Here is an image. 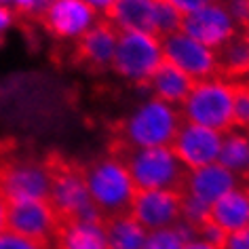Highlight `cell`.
I'll use <instances>...</instances> for the list:
<instances>
[{"label": "cell", "instance_id": "cell-26", "mask_svg": "<svg viewBox=\"0 0 249 249\" xmlns=\"http://www.w3.org/2000/svg\"><path fill=\"white\" fill-rule=\"evenodd\" d=\"M234 127L249 131V80H236L234 93Z\"/></svg>", "mask_w": 249, "mask_h": 249}, {"label": "cell", "instance_id": "cell-3", "mask_svg": "<svg viewBox=\"0 0 249 249\" xmlns=\"http://www.w3.org/2000/svg\"><path fill=\"white\" fill-rule=\"evenodd\" d=\"M234 93L236 80L224 74L195 80L188 97L179 106L182 118L222 133L228 131L234 127Z\"/></svg>", "mask_w": 249, "mask_h": 249}, {"label": "cell", "instance_id": "cell-7", "mask_svg": "<svg viewBox=\"0 0 249 249\" xmlns=\"http://www.w3.org/2000/svg\"><path fill=\"white\" fill-rule=\"evenodd\" d=\"M53 165L32 159H17L0 165V192L9 203L49 198Z\"/></svg>", "mask_w": 249, "mask_h": 249}, {"label": "cell", "instance_id": "cell-25", "mask_svg": "<svg viewBox=\"0 0 249 249\" xmlns=\"http://www.w3.org/2000/svg\"><path fill=\"white\" fill-rule=\"evenodd\" d=\"M207 220H209V205L198 201V198H195V196L182 195V222L196 230L203 222H207Z\"/></svg>", "mask_w": 249, "mask_h": 249}, {"label": "cell", "instance_id": "cell-14", "mask_svg": "<svg viewBox=\"0 0 249 249\" xmlns=\"http://www.w3.org/2000/svg\"><path fill=\"white\" fill-rule=\"evenodd\" d=\"M241 182H243V178H239L236 173L228 171L220 163H211V165L198 167V169L186 171L179 190H182V195L195 196L211 207L217 198H222L226 192L236 188Z\"/></svg>", "mask_w": 249, "mask_h": 249}, {"label": "cell", "instance_id": "cell-21", "mask_svg": "<svg viewBox=\"0 0 249 249\" xmlns=\"http://www.w3.org/2000/svg\"><path fill=\"white\" fill-rule=\"evenodd\" d=\"M217 163L228 171L236 173L239 178L245 176L249 167V131L232 127L222 133V146Z\"/></svg>", "mask_w": 249, "mask_h": 249}, {"label": "cell", "instance_id": "cell-24", "mask_svg": "<svg viewBox=\"0 0 249 249\" xmlns=\"http://www.w3.org/2000/svg\"><path fill=\"white\" fill-rule=\"evenodd\" d=\"M182 21H184V15L178 9H173L165 0H157L154 15H152V34L160 36V38L171 36L182 30Z\"/></svg>", "mask_w": 249, "mask_h": 249}, {"label": "cell", "instance_id": "cell-38", "mask_svg": "<svg viewBox=\"0 0 249 249\" xmlns=\"http://www.w3.org/2000/svg\"><path fill=\"white\" fill-rule=\"evenodd\" d=\"M0 4H7V0H0Z\"/></svg>", "mask_w": 249, "mask_h": 249}, {"label": "cell", "instance_id": "cell-19", "mask_svg": "<svg viewBox=\"0 0 249 249\" xmlns=\"http://www.w3.org/2000/svg\"><path fill=\"white\" fill-rule=\"evenodd\" d=\"M192 85H195V80L190 76H186L182 70H178V68H173L171 64L165 61V64L152 74V78L148 80L146 87L152 97L179 108V106L184 104V99L188 97Z\"/></svg>", "mask_w": 249, "mask_h": 249}, {"label": "cell", "instance_id": "cell-17", "mask_svg": "<svg viewBox=\"0 0 249 249\" xmlns=\"http://www.w3.org/2000/svg\"><path fill=\"white\" fill-rule=\"evenodd\" d=\"M53 241L57 249H108L106 220H64Z\"/></svg>", "mask_w": 249, "mask_h": 249}, {"label": "cell", "instance_id": "cell-16", "mask_svg": "<svg viewBox=\"0 0 249 249\" xmlns=\"http://www.w3.org/2000/svg\"><path fill=\"white\" fill-rule=\"evenodd\" d=\"M209 220L224 232H239L249 228V184L241 182L209 207Z\"/></svg>", "mask_w": 249, "mask_h": 249}, {"label": "cell", "instance_id": "cell-28", "mask_svg": "<svg viewBox=\"0 0 249 249\" xmlns=\"http://www.w3.org/2000/svg\"><path fill=\"white\" fill-rule=\"evenodd\" d=\"M224 4L241 32L249 30V0H224Z\"/></svg>", "mask_w": 249, "mask_h": 249}, {"label": "cell", "instance_id": "cell-27", "mask_svg": "<svg viewBox=\"0 0 249 249\" xmlns=\"http://www.w3.org/2000/svg\"><path fill=\"white\" fill-rule=\"evenodd\" d=\"M0 249H49V245L4 228L2 232H0Z\"/></svg>", "mask_w": 249, "mask_h": 249}, {"label": "cell", "instance_id": "cell-32", "mask_svg": "<svg viewBox=\"0 0 249 249\" xmlns=\"http://www.w3.org/2000/svg\"><path fill=\"white\" fill-rule=\"evenodd\" d=\"M167 4H171L173 9H178L182 15H188V13H195L196 9L205 7V4L213 2V0H165Z\"/></svg>", "mask_w": 249, "mask_h": 249}, {"label": "cell", "instance_id": "cell-1", "mask_svg": "<svg viewBox=\"0 0 249 249\" xmlns=\"http://www.w3.org/2000/svg\"><path fill=\"white\" fill-rule=\"evenodd\" d=\"M182 123L184 118L179 108L150 95L135 106L121 123L118 129L121 146L124 152L138 148L171 146Z\"/></svg>", "mask_w": 249, "mask_h": 249}, {"label": "cell", "instance_id": "cell-33", "mask_svg": "<svg viewBox=\"0 0 249 249\" xmlns=\"http://www.w3.org/2000/svg\"><path fill=\"white\" fill-rule=\"evenodd\" d=\"M13 21H15V11L7 7V4H0V38L13 28Z\"/></svg>", "mask_w": 249, "mask_h": 249}, {"label": "cell", "instance_id": "cell-18", "mask_svg": "<svg viewBox=\"0 0 249 249\" xmlns=\"http://www.w3.org/2000/svg\"><path fill=\"white\" fill-rule=\"evenodd\" d=\"M157 0H116L104 17L116 32H152V15Z\"/></svg>", "mask_w": 249, "mask_h": 249}, {"label": "cell", "instance_id": "cell-8", "mask_svg": "<svg viewBox=\"0 0 249 249\" xmlns=\"http://www.w3.org/2000/svg\"><path fill=\"white\" fill-rule=\"evenodd\" d=\"M182 32L192 36L201 45L220 51L222 47H226L230 40L241 34V30L230 17L224 0H213V2L196 9L195 13L184 15Z\"/></svg>", "mask_w": 249, "mask_h": 249}, {"label": "cell", "instance_id": "cell-36", "mask_svg": "<svg viewBox=\"0 0 249 249\" xmlns=\"http://www.w3.org/2000/svg\"><path fill=\"white\" fill-rule=\"evenodd\" d=\"M7 213H9V201L0 192V232L7 228Z\"/></svg>", "mask_w": 249, "mask_h": 249}, {"label": "cell", "instance_id": "cell-15", "mask_svg": "<svg viewBox=\"0 0 249 249\" xmlns=\"http://www.w3.org/2000/svg\"><path fill=\"white\" fill-rule=\"evenodd\" d=\"M118 34L114 26H110L106 19H99L83 38L76 42V53L80 61H85L91 68H112L118 45Z\"/></svg>", "mask_w": 249, "mask_h": 249}, {"label": "cell", "instance_id": "cell-31", "mask_svg": "<svg viewBox=\"0 0 249 249\" xmlns=\"http://www.w3.org/2000/svg\"><path fill=\"white\" fill-rule=\"evenodd\" d=\"M222 249H249V228L239 230V232H230L224 241Z\"/></svg>", "mask_w": 249, "mask_h": 249}, {"label": "cell", "instance_id": "cell-37", "mask_svg": "<svg viewBox=\"0 0 249 249\" xmlns=\"http://www.w3.org/2000/svg\"><path fill=\"white\" fill-rule=\"evenodd\" d=\"M243 182L249 184V167H247V171H245V176H243Z\"/></svg>", "mask_w": 249, "mask_h": 249}, {"label": "cell", "instance_id": "cell-13", "mask_svg": "<svg viewBox=\"0 0 249 249\" xmlns=\"http://www.w3.org/2000/svg\"><path fill=\"white\" fill-rule=\"evenodd\" d=\"M129 213L148 232L178 226L182 222V190H138Z\"/></svg>", "mask_w": 249, "mask_h": 249}, {"label": "cell", "instance_id": "cell-22", "mask_svg": "<svg viewBox=\"0 0 249 249\" xmlns=\"http://www.w3.org/2000/svg\"><path fill=\"white\" fill-rule=\"evenodd\" d=\"M217 61H220V74L232 80L249 78V51L243 32L217 51Z\"/></svg>", "mask_w": 249, "mask_h": 249}, {"label": "cell", "instance_id": "cell-5", "mask_svg": "<svg viewBox=\"0 0 249 249\" xmlns=\"http://www.w3.org/2000/svg\"><path fill=\"white\" fill-rule=\"evenodd\" d=\"M138 190H179L186 169L171 146L138 148L123 154Z\"/></svg>", "mask_w": 249, "mask_h": 249}, {"label": "cell", "instance_id": "cell-29", "mask_svg": "<svg viewBox=\"0 0 249 249\" xmlns=\"http://www.w3.org/2000/svg\"><path fill=\"white\" fill-rule=\"evenodd\" d=\"M196 236L201 241H205V243H209V245H215V247H222L224 245V241H226V232L217 226V224H213L211 220H207V222H203L201 226L196 228Z\"/></svg>", "mask_w": 249, "mask_h": 249}, {"label": "cell", "instance_id": "cell-35", "mask_svg": "<svg viewBox=\"0 0 249 249\" xmlns=\"http://www.w3.org/2000/svg\"><path fill=\"white\" fill-rule=\"evenodd\" d=\"M184 249H222V247H215V245H209V243H205V241H201L198 236L195 234L192 239H188L186 241V245H184Z\"/></svg>", "mask_w": 249, "mask_h": 249}, {"label": "cell", "instance_id": "cell-10", "mask_svg": "<svg viewBox=\"0 0 249 249\" xmlns=\"http://www.w3.org/2000/svg\"><path fill=\"white\" fill-rule=\"evenodd\" d=\"M99 19L85 0H51L40 15L45 30L61 42H78Z\"/></svg>", "mask_w": 249, "mask_h": 249}, {"label": "cell", "instance_id": "cell-4", "mask_svg": "<svg viewBox=\"0 0 249 249\" xmlns=\"http://www.w3.org/2000/svg\"><path fill=\"white\" fill-rule=\"evenodd\" d=\"M165 64L163 38L152 32H121L112 70L127 83L148 85L152 74Z\"/></svg>", "mask_w": 249, "mask_h": 249}, {"label": "cell", "instance_id": "cell-30", "mask_svg": "<svg viewBox=\"0 0 249 249\" xmlns=\"http://www.w3.org/2000/svg\"><path fill=\"white\" fill-rule=\"evenodd\" d=\"M49 2H51V0H7V7H11L15 13L40 17Z\"/></svg>", "mask_w": 249, "mask_h": 249}, {"label": "cell", "instance_id": "cell-20", "mask_svg": "<svg viewBox=\"0 0 249 249\" xmlns=\"http://www.w3.org/2000/svg\"><path fill=\"white\" fill-rule=\"evenodd\" d=\"M148 230L129 213L106 217V239L108 249H144Z\"/></svg>", "mask_w": 249, "mask_h": 249}, {"label": "cell", "instance_id": "cell-11", "mask_svg": "<svg viewBox=\"0 0 249 249\" xmlns=\"http://www.w3.org/2000/svg\"><path fill=\"white\" fill-rule=\"evenodd\" d=\"M222 146V131L203 127L195 123H182L171 142V148L176 152L178 160L186 171L198 169V167L217 163Z\"/></svg>", "mask_w": 249, "mask_h": 249}, {"label": "cell", "instance_id": "cell-12", "mask_svg": "<svg viewBox=\"0 0 249 249\" xmlns=\"http://www.w3.org/2000/svg\"><path fill=\"white\" fill-rule=\"evenodd\" d=\"M61 217L47 198L40 201H15L9 203L7 228L28 239L47 243L55 239Z\"/></svg>", "mask_w": 249, "mask_h": 249}, {"label": "cell", "instance_id": "cell-34", "mask_svg": "<svg viewBox=\"0 0 249 249\" xmlns=\"http://www.w3.org/2000/svg\"><path fill=\"white\" fill-rule=\"evenodd\" d=\"M87 4H89V7L95 11V13L99 15V17H106L108 15V11L114 7V2L116 0H85Z\"/></svg>", "mask_w": 249, "mask_h": 249}, {"label": "cell", "instance_id": "cell-2", "mask_svg": "<svg viewBox=\"0 0 249 249\" xmlns=\"http://www.w3.org/2000/svg\"><path fill=\"white\" fill-rule=\"evenodd\" d=\"M83 173L91 203L99 209L104 220L118 213H127L138 188L123 154H108L93 160L91 165L85 167Z\"/></svg>", "mask_w": 249, "mask_h": 249}, {"label": "cell", "instance_id": "cell-9", "mask_svg": "<svg viewBox=\"0 0 249 249\" xmlns=\"http://www.w3.org/2000/svg\"><path fill=\"white\" fill-rule=\"evenodd\" d=\"M163 55L167 64L182 70L192 80H203L213 74H220L217 51L201 45L192 36L184 34L182 30L163 38Z\"/></svg>", "mask_w": 249, "mask_h": 249}, {"label": "cell", "instance_id": "cell-23", "mask_svg": "<svg viewBox=\"0 0 249 249\" xmlns=\"http://www.w3.org/2000/svg\"><path fill=\"white\" fill-rule=\"evenodd\" d=\"M195 234L196 230L184 222H179L178 226H171V228L150 230L146 234L144 249H184L186 241L192 239Z\"/></svg>", "mask_w": 249, "mask_h": 249}, {"label": "cell", "instance_id": "cell-6", "mask_svg": "<svg viewBox=\"0 0 249 249\" xmlns=\"http://www.w3.org/2000/svg\"><path fill=\"white\" fill-rule=\"evenodd\" d=\"M49 203L64 220H87L99 222L104 215L91 203L89 190H87L85 173L80 167L74 165H53V179L49 190Z\"/></svg>", "mask_w": 249, "mask_h": 249}]
</instances>
